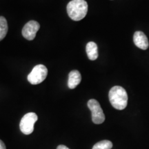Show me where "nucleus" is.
<instances>
[{"label":"nucleus","mask_w":149,"mask_h":149,"mask_svg":"<svg viewBox=\"0 0 149 149\" xmlns=\"http://www.w3.org/2000/svg\"><path fill=\"white\" fill-rule=\"evenodd\" d=\"M81 81V76L80 72L77 70H72L68 74V86L70 89H74L79 85Z\"/></svg>","instance_id":"6e6552de"},{"label":"nucleus","mask_w":149,"mask_h":149,"mask_svg":"<svg viewBox=\"0 0 149 149\" xmlns=\"http://www.w3.org/2000/svg\"><path fill=\"white\" fill-rule=\"evenodd\" d=\"M86 51L90 60L94 61L98 57V48L97 45L93 42H90L86 44Z\"/></svg>","instance_id":"1a4fd4ad"},{"label":"nucleus","mask_w":149,"mask_h":149,"mask_svg":"<svg viewBox=\"0 0 149 149\" xmlns=\"http://www.w3.org/2000/svg\"><path fill=\"white\" fill-rule=\"evenodd\" d=\"M88 107L92 113V121L94 124H102L105 120V115L101 106L97 100L91 99L88 102Z\"/></svg>","instance_id":"39448f33"},{"label":"nucleus","mask_w":149,"mask_h":149,"mask_svg":"<svg viewBox=\"0 0 149 149\" xmlns=\"http://www.w3.org/2000/svg\"><path fill=\"white\" fill-rule=\"evenodd\" d=\"M113 143L109 140H103L96 143L92 149H111Z\"/></svg>","instance_id":"9b49d317"},{"label":"nucleus","mask_w":149,"mask_h":149,"mask_svg":"<svg viewBox=\"0 0 149 149\" xmlns=\"http://www.w3.org/2000/svg\"><path fill=\"white\" fill-rule=\"evenodd\" d=\"M40 28V25L37 22L34 21V20L29 21L27 24H25L22 29V35L27 40H33Z\"/></svg>","instance_id":"423d86ee"},{"label":"nucleus","mask_w":149,"mask_h":149,"mask_svg":"<svg viewBox=\"0 0 149 149\" xmlns=\"http://www.w3.org/2000/svg\"><path fill=\"white\" fill-rule=\"evenodd\" d=\"M109 100L111 105L117 110H124L127 107L128 95L125 89L120 86H113L109 91Z\"/></svg>","instance_id":"f03ea898"},{"label":"nucleus","mask_w":149,"mask_h":149,"mask_svg":"<svg viewBox=\"0 0 149 149\" xmlns=\"http://www.w3.org/2000/svg\"><path fill=\"white\" fill-rule=\"evenodd\" d=\"M0 149H6L4 143H3L1 139H0Z\"/></svg>","instance_id":"f8f14e48"},{"label":"nucleus","mask_w":149,"mask_h":149,"mask_svg":"<svg viewBox=\"0 0 149 149\" xmlns=\"http://www.w3.org/2000/svg\"><path fill=\"white\" fill-rule=\"evenodd\" d=\"M57 149H70V148H68V147L65 146V145H59V146H57Z\"/></svg>","instance_id":"ddd939ff"},{"label":"nucleus","mask_w":149,"mask_h":149,"mask_svg":"<svg viewBox=\"0 0 149 149\" xmlns=\"http://www.w3.org/2000/svg\"><path fill=\"white\" fill-rule=\"evenodd\" d=\"M38 120V117L35 113H29L22 117L19 124L21 131L25 135H30L34 130V125Z\"/></svg>","instance_id":"20e7f679"},{"label":"nucleus","mask_w":149,"mask_h":149,"mask_svg":"<svg viewBox=\"0 0 149 149\" xmlns=\"http://www.w3.org/2000/svg\"><path fill=\"white\" fill-rule=\"evenodd\" d=\"M67 13L74 21L83 19L88 13V3L85 0H72L67 5Z\"/></svg>","instance_id":"f257e3e1"},{"label":"nucleus","mask_w":149,"mask_h":149,"mask_svg":"<svg viewBox=\"0 0 149 149\" xmlns=\"http://www.w3.org/2000/svg\"><path fill=\"white\" fill-rule=\"evenodd\" d=\"M133 41L137 48L142 50H146L149 46L147 37L141 31H136L133 35Z\"/></svg>","instance_id":"0eeeda50"},{"label":"nucleus","mask_w":149,"mask_h":149,"mask_svg":"<svg viewBox=\"0 0 149 149\" xmlns=\"http://www.w3.org/2000/svg\"><path fill=\"white\" fill-rule=\"evenodd\" d=\"M8 26L6 19L4 17H0V41L5 38L6 35L8 33Z\"/></svg>","instance_id":"9d476101"},{"label":"nucleus","mask_w":149,"mask_h":149,"mask_svg":"<svg viewBox=\"0 0 149 149\" xmlns=\"http://www.w3.org/2000/svg\"><path fill=\"white\" fill-rule=\"evenodd\" d=\"M48 75V69L45 66L39 64L35 66L28 75V81L31 84L37 85L44 81Z\"/></svg>","instance_id":"7ed1b4c3"}]
</instances>
